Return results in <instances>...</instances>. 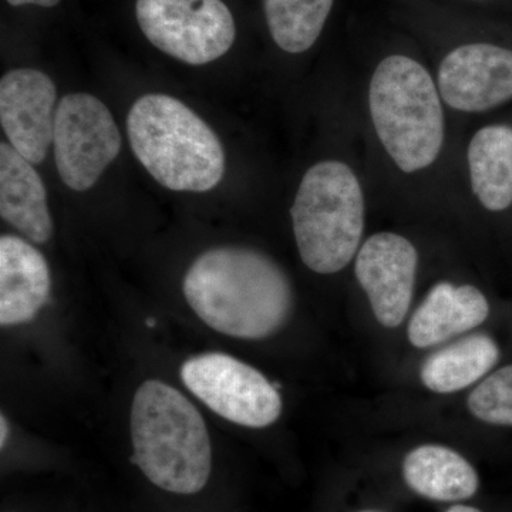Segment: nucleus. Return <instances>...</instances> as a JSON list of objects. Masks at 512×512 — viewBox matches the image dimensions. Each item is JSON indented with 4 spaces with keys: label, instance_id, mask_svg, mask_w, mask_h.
I'll return each mask as SVG.
<instances>
[{
    "label": "nucleus",
    "instance_id": "f257e3e1",
    "mask_svg": "<svg viewBox=\"0 0 512 512\" xmlns=\"http://www.w3.org/2000/svg\"><path fill=\"white\" fill-rule=\"evenodd\" d=\"M192 311L231 338H269L288 322L291 281L274 259L255 249L221 247L195 259L184 278Z\"/></svg>",
    "mask_w": 512,
    "mask_h": 512
},
{
    "label": "nucleus",
    "instance_id": "f03ea898",
    "mask_svg": "<svg viewBox=\"0 0 512 512\" xmlns=\"http://www.w3.org/2000/svg\"><path fill=\"white\" fill-rule=\"evenodd\" d=\"M131 461L168 493H200L211 476L207 424L180 390L160 380L138 387L130 416Z\"/></svg>",
    "mask_w": 512,
    "mask_h": 512
},
{
    "label": "nucleus",
    "instance_id": "7ed1b4c3",
    "mask_svg": "<svg viewBox=\"0 0 512 512\" xmlns=\"http://www.w3.org/2000/svg\"><path fill=\"white\" fill-rule=\"evenodd\" d=\"M131 148L151 177L181 192L217 187L225 173L220 138L183 101L167 94H146L127 117Z\"/></svg>",
    "mask_w": 512,
    "mask_h": 512
},
{
    "label": "nucleus",
    "instance_id": "20e7f679",
    "mask_svg": "<svg viewBox=\"0 0 512 512\" xmlns=\"http://www.w3.org/2000/svg\"><path fill=\"white\" fill-rule=\"evenodd\" d=\"M369 109L377 137L404 173L430 167L444 143L436 84L412 57H386L370 80Z\"/></svg>",
    "mask_w": 512,
    "mask_h": 512
},
{
    "label": "nucleus",
    "instance_id": "39448f33",
    "mask_svg": "<svg viewBox=\"0 0 512 512\" xmlns=\"http://www.w3.org/2000/svg\"><path fill=\"white\" fill-rule=\"evenodd\" d=\"M303 264L316 274L342 271L359 252L365 197L359 178L342 161H320L303 175L292 210Z\"/></svg>",
    "mask_w": 512,
    "mask_h": 512
},
{
    "label": "nucleus",
    "instance_id": "423d86ee",
    "mask_svg": "<svg viewBox=\"0 0 512 512\" xmlns=\"http://www.w3.org/2000/svg\"><path fill=\"white\" fill-rule=\"evenodd\" d=\"M136 18L151 45L192 66L220 59L237 36L222 0H137Z\"/></svg>",
    "mask_w": 512,
    "mask_h": 512
},
{
    "label": "nucleus",
    "instance_id": "0eeeda50",
    "mask_svg": "<svg viewBox=\"0 0 512 512\" xmlns=\"http://www.w3.org/2000/svg\"><path fill=\"white\" fill-rule=\"evenodd\" d=\"M181 380L195 397L222 419L265 429L282 414L274 384L248 363L225 353H204L181 366Z\"/></svg>",
    "mask_w": 512,
    "mask_h": 512
},
{
    "label": "nucleus",
    "instance_id": "6e6552de",
    "mask_svg": "<svg viewBox=\"0 0 512 512\" xmlns=\"http://www.w3.org/2000/svg\"><path fill=\"white\" fill-rule=\"evenodd\" d=\"M53 150L60 178L73 191L90 190L121 150L116 121L92 94L64 96L56 109Z\"/></svg>",
    "mask_w": 512,
    "mask_h": 512
},
{
    "label": "nucleus",
    "instance_id": "1a4fd4ad",
    "mask_svg": "<svg viewBox=\"0 0 512 512\" xmlns=\"http://www.w3.org/2000/svg\"><path fill=\"white\" fill-rule=\"evenodd\" d=\"M419 254L409 239L379 232L356 255L355 275L377 322L387 329L402 325L413 301Z\"/></svg>",
    "mask_w": 512,
    "mask_h": 512
},
{
    "label": "nucleus",
    "instance_id": "9d476101",
    "mask_svg": "<svg viewBox=\"0 0 512 512\" xmlns=\"http://www.w3.org/2000/svg\"><path fill=\"white\" fill-rule=\"evenodd\" d=\"M56 86L36 69L10 70L0 82V121L9 144L29 163L45 160L55 130Z\"/></svg>",
    "mask_w": 512,
    "mask_h": 512
},
{
    "label": "nucleus",
    "instance_id": "9b49d317",
    "mask_svg": "<svg viewBox=\"0 0 512 512\" xmlns=\"http://www.w3.org/2000/svg\"><path fill=\"white\" fill-rule=\"evenodd\" d=\"M441 99L454 110L480 113L512 99V50L473 43L457 47L440 64Z\"/></svg>",
    "mask_w": 512,
    "mask_h": 512
},
{
    "label": "nucleus",
    "instance_id": "f8f14e48",
    "mask_svg": "<svg viewBox=\"0 0 512 512\" xmlns=\"http://www.w3.org/2000/svg\"><path fill=\"white\" fill-rule=\"evenodd\" d=\"M400 480L410 494L433 504H464L480 491L477 468L443 444H421L404 454Z\"/></svg>",
    "mask_w": 512,
    "mask_h": 512
},
{
    "label": "nucleus",
    "instance_id": "ddd939ff",
    "mask_svg": "<svg viewBox=\"0 0 512 512\" xmlns=\"http://www.w3.org/2000/svg\"><path fill=\"white\" fill-rule=\"evenodd\" d=\"M52 279L45 256L13 235L0 238V323L16 326L35 319L49 301Z\"/></svg>",
    "mask_w": 512,
    "mask_h": 512
},
{
    "label": "nucleus",
    "instance_id": "4468645a",
    "mask_svg": "<svg viewBox=\"0 0 512 512\" xmlns=\"http://www.w3.org/2000/svg\"><path fill=\"white\" fill-rule=\"evenodd\" d=\"M488 315L490 305L476 286L439 282L413 313L407 338L414 348H433L483 325Z\"/></svg>",
    "mask_w": 512,
    "mask_h": 512
},
{
    "label": "nucleus",
    "instance_id": "2eb2a0df",
    "mask_svg": "<svg viewBox=\"0 0 512 512\" xmlns=\"http://www.w3.org/2000/svg\"><path fill=\"white\" fill-rule=\"evenodd\" d=\"M0 214L36 244L52 238L45 184L32 163L8 143L0 144Z\"/></svg>",
    "mask_w": 512,
    "mask_h": 512
},
{
    "label": "nucleus",
    "instance_id": "dca6fc26",
    "mask_svg": "<svg viewBox=\"0 0 512 512\" xmlns=\"http://www.w3.org/2000/svg\"><path fill=\"white\" fill-rule=\"evenodd\" d=\"M471 187L488 211L512 205V127L497 124L478 130L468 146Z\"/></svg>",
    "mask_w": 512,
    "mask_h": 512
},
{
    "label": "nucleus",
    "instance_id": "f3484780",
    "mask_svg": "<svg viewBox=\"0 0 512 512\" xmlns=\"http://www.w3.org/2000/svg\"><path fill=\"white\" fill-rule=\"evenodd\" d=\"M500 359V349L490 336L477 333L450 343L424 360L421 383L430 392L457 393L483 379Z\"/></svg>",
    "mask_w": 512,
    "mask_h": 512
},
{
    "label": "nucleus",
    "instance_id": "a211bd4d",
    "mask_svg": "<svg viewBox=\"0 0 512 512\" xmlns=\"http://www.w3.org/2000/svg\"><path fill=\"white\" fill-rule=\"evenodd\" d=\"M335 0H264L269 33L286 53L298 55L315 45Z\"/></svg>",
    "mask_w": 512,
    "mask_h": 512
},
{
    "label": "nucleus",
    "instance_id": "6ab92c4d",
    "mask_svg": "<svg viewBox=\"0 0 512 512\" xmlns=\"http://www.w3.org/2000/svg\"><path fill=\"white\" fill-rule=\"evenodd\" d=\"M467 406L483 423L512 427V365L485 377L468 396Z\"/></svg>",
    "mask_w": 512,
    "mask_h": 512
},
{
    "label": "nucleus",
    "instance_id": "aec40b11",
    "mask_svg": "<svg viewBox=\"0 0 512 512\" xmlns=\"http://www.w3.org/2000/svg\"><path fill=\"white\" fill-rule=\"evenodd\" d=\"M350 512H389L383 510V508L377 507H360L355 511ZM441 512H485L483 508L477 507V505L464 503V504H454L448 505V507L444 508Z\"/></svg>",
    "mask_w": 512,
    "mask_h": 512
},
{
    "label": "nucleus",
    "instance_id": "412c9836",
    "mask_svg": "<svg viewBox=\"0 0 512 512\" xmlns=\"http://www.w3.org/2000/svg\"><path fill=\"white\" fill-rule=\"evenodd\" d=\"M6 2L12 6L36 5L42 6V8H53V6L59 5L60 0H6Z\"/></svg>",
    "mask_w": 512,
    "mask_h": 512
},
{
    "label": "nucleus",
    "instance_id": "4be33fe9",
    "mask_svg": "<svg viewBox=\"0 0 512 512\" xmlns=\"http://www.w3.org/2000/svg\"><path fill=\"white\" fill-rule=\"evenodd\" d=\"M8 436V420L5 419V416H2V419H0V447H5L6 440H8Z\"/></svg>",
    "mask_w": 512,
    "mask_h": 512
}]
</instances>
